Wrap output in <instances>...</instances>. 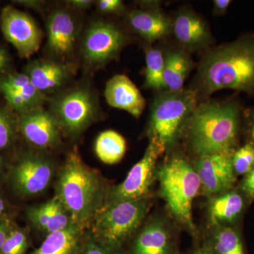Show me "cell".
<instances>
[{
    "label": "cell",
    "mask_w": 254,
    "mask_h": 254,
    "mask_svg": "<svg viewBox=\"0 0 254 254\" xmlns=\"http://www.w3.org/2000/svg\"><path fill=\"white\" fill-rule=\"evenodd\" d=\"M108 188L101 175L73 150L58 172L54 197L67 210L73 223L86 231L104 204Z\"/></svg>",
    "instance_id": "obj_1"
},
{
    "label": "cell",
    "mask_w": 254,
    "mask_h": 254,
    "mask_svg": "<svg viewBox=\"0 0 254 254\" xmlns=\"http://www.w3.org/2000/svg\"><path fill=\"white\" fill-rule=\"evenodd\" d=\"M197 83L203 95L222 89L254 93V35L210 50L200 64Z\"/></svg>",
    "instance_id": "obj_2"
},
{
    "label": "cell",
    "mask_w": 254,
    "mask_h": 254,
    "mask_svg": "<svg viewBox=\"0 0 254 254\" xmlns=\"http://www.w3.org/2000/svg\"><path fill=\"white\" fill-rule=\"evenodd\" d=\"M240 106L234 102H207L195 107L187 121L189 147L197 158L232 153L240 132Z\"/></svg>",
    "instance_id": "obj_3"
},
{
    "label": "cell",
    "mask_w": 254,
    "mask_h": 254,
    "mask_svg": "<svg viewBox=\"0 0 254 254\" xmlns=\"http://www.w3.org/2000/svg\"><path fill=\"white\" fill-rule=\"evenodd\" d=\"M160 195L170 215L195 238L199 237L192 215V205L200 192L199 177L194 166L181 155H174L157 169Z\"/></svg>",
    "instance_id": "obj_4"
},
{
    "label": "cell",
    "mask_w": 254,
    "mask_h": 254,
    "mask_svg": "<svg viewBox=\"0 0 254 254\" xmlns=\"http://www.w3.org/2000/svg\"><path fill=\"white\" fill-rule=\"evenodd\" d=\"M153 203V195L104 203L88 231L100 243L125 251V245L139 230Z\"/></svg>",
    "instance_id": "obj_5"
},
{
    "label": "cell",
    "mask_w": 254,
    "mask_h": 254,
    "mask_svg": "<svg viewBox=\"0 0 254 254\" xmlns=\"http://www.w3.org/2000/svg\"><path fill=\"white\" fill-rule=\"evenodd\" d=\"M194 90L167 91L155 98L152 105L148 134L170 150L183 131L187 121L197 106Z\"/></svg>",
    "instance_id": "obj_6"
},
{
    "label": "cell",
    "mask_w": 254,
    "mask_h": 254,
    "mask_svg": "<svg viewBox=\"0 0 254 254\" xmlns=\"http://www.w3.org/2000/svg\"><path fill=\"white\" fill-rule=\"evenodd\" d=\"M52 112L59 122L62 132L71 138H78L98 115V105L88 88L76 87L55 98Z\"/></svg>",
    "instance_id": "obj_7"
},
{
    "label": "cell",
    "mask_w": 254,
    "mask_h": 254,
    "mask_svg": "<svg viewBox=\"0 0 254 254\" xmlns=\"http://www.w3.org/2000/svg\"><path fill=\"white\" fill-rule=\"evenodd\" d=\"M166 150L157 138H150L143 158L132 167L122 183L108 188L104 203L151 196V190L157 179V161Z\"/></svg>",
    "instance_id": "obj_8"
},
{
    "label": "cell",
    "mask_w": 254,
    "mask_h": 254,
    "mask_svg": "<svg viewBox=\"0 0 254 254\" xmlns=\"http://www.w3.org/2000/svg\"><path fill=\"white\" fill-rule=\"evenodd\" d=\"M9 180L16 193L34 196L48 188L55 176V165L48 155L39 150L25 152L9 168Z\"/></svg>",
    "instance_id": "obj_9"
},
{
    "label": "cell",
    "mask_w": 254,
    "mask_h": 254,
    "mask_svg": "<svg viewBox=\"0 0 254 254\" xmlns=\"http://www.w3.org/2000/svg\"><path fill=\"white\" fill-rule=\"evenodd\" d=\"M126 43V37L113 23L97 21L87 29L82 54L88 67H101L115 58Z\"/></svg>",
    "instance_id": "obj_10"
},
{
    "label": "cell",
    "mask_w": 254,
    "mask_h": 254,
    "mask_svg": "<svg viewBox=\"0 0 254 254\" xmlns=\"http://www.w3.org/2000/svg\"><path fill=\"white\" fill-rule=\"evenodd\" d=\"M0 25L5 39L22 58H31L41 47L43 33L36 21L14 6H5L0 15Z\"/></svg>",
    "instance_id": "obj_11"
},
{
    "label": "cell",
    "mask_w": 254,
    "mask_h": 254,
    "mask_svg": "<svg viewBox=\"0 0 254 254\" xmlns=\"http://www.w3.org/2000/svg\"><path fill=\"white\" fill-rule=\"evenodd\" d=\"M175 225L168 218L155 215L145 222L131 239L129 254H180Z\"/></svg>",
    "instance_id": "obj_12"
},
{
    "label": "cell",
    "mask_w": 254,
    "mask_h": 254,
    "mask_svg": "<svg viewBox=\"0 0 254 254\" xmlns=\"http://www.w3.org/2000/svg\"><path fill=\"white\" fill-rule=\"evenodd\" d=\"M18 131L23 138L38 149L59 148L62 144V130L59 122L51 111L43 107L17 114Z\"/></svg>",
    "instance_id": "obj_13"
},
{
    "label": "cell",
    "mask_w": 254,
    "mask_h": 254,
    "mask_svg": "<svg viewBox=\"0 0 254 254\" xmlns=\"http://www.w3.org/2000/svg\"><path fill=\"white\" fill-rule=\"evenodd\" d=\"M232 153H214L197 158L193 166L199 177L202 194L210 198L233 189L237 176L232 166Z\"/></svg>",
    "instance_id": "obj_14"
},
{
    "label": "cell",
    "mask_w": 254,
    "mask_h": 254,
    "mask_svg": "<svg viewBox=\"0 0 254 254\" xmlns=\"http://www.w3.org/2000/svg\"><path fill=\"white\" fill-rule=\"evenodd\" d=\"M47 48L52 55L65 59L72 55L76 47V25L67 11L56 10L47 21Z\"/></svg>",
    "instance_id": "obj_15"
},
{
    "label": "cell",
    "mask_w": 254,
    "mask_h": 254,
    "mask_svg": "<svg viewBox=\"0 0 254 254\" xmlns=\"http://www.w3.org/2000/svg\"><path fill=\"white\" fill-rule=\"evenodd\" d=\"M23 73L38 91L46 95L64 86L72 76L73 70L62 62L36 60L26 65Z\"/></svg>",
    "instance_id": "obj_16"
},
{
    "label": "cell",
    "mask_w": 254,
    "mask_h": 254,
    "mask_svg": "<svg viewBox=\"0 0 254 254\" xmlns=\"http://www.w3.org/2000/svg\"><path fill=\"white\" fill-rule=\"evenodd\" d=\"M105 97L110 106L125 110L135 118H138L145 108L141 92L125 75H115L107 82Z\"/></svg>",
    "instance_id": "obj_17"
},
{
    "label": "cell",
    "mask_w": 254,
    "mask_h": 254,
    "mask_svg": "<svg viewBox=\"0 0 254 254\" xmlns=\"http://www.w3.org/2000/svg\"><path fill=\"white\" fill-rule=\"evenodd\" d=\"M248 203L240 190H227L208 198L207 205L208 225L235 227Z\"/></svg>",
    "instance_id": "obj_18"
},
{
    "label": "cell",
    "mask_w": 254,
    "mask_h": 254,
    "mask_svg": "<svg viewBox=\"0 0 254 254\" xmlns=\"http://www.w3.org/2000/svg\"><path fill=\"white\" fill-rule=\"evenodd\" d=\"M172 30L177 41L190 51L203 49L211 42L208 26L203 18L191 11H182L177 15Z\"/></svg>",
    "instance_id": "obj_19"
},
{
    "label": "cell",
    "mask_w": 254,
    "mask_h": 254,
    "mask_svg": "<svg viewBox=\"0 0 254 254\" xmlns=\"http://www.w3.org/2000/svg\"><path fill=\"white\" fill-rule=\"evenodd\" d=\"M26 213L33 227L46 237L75 225L67 210L54 196L46 203L28 208Z\"/></svg>",
    "instance_id": "obj_20"
},
{
    "label": "cell",
    "mask_w": 254,
    "mask_h": 254,
    "mask_svg": "<svg viewBox=\"0 0 254 254\" xmlns=\"http://www.w3.org/2000/svg\"><path fill=\"white\" fill-rule=\"evenodd\" d=\"M128 22L135 33L149 42L161 39L173 28L168 16L154 10H134L128 16Z\"/></svg>",
    "instance_id": "obj_21"
},
{
    "label": "cell",
    "mask_w": 254,
    "mask_h": 254,
    "mask_svg": "<svg viewBox=\"0 0 254 254\" xmlns=\"http://www.w3.org/2000/svg\"><path fill=\"white\" fill-rule=\"evenodd\" d=\"M200 245L208 254H245L242 236L235 227L208 225Z\"/></svg>",
    "instance_id": "obj_22"
},
{
    "label": "cell",
    "mask_w": 254,
    "mask_h": 254,
    "mask_svg": "<svg viewBox=\"0 0 254 254\" xmlns=\"http://www.w3.org/2000/svg\"><path fill=\"white\" fill-rule=\"evenodd\" d=\"M86 232L72 225L53 232L47 235L43 243L30 254H77Z\"/></svg>",
    "instance_id": "obj_23"
},
{
    "label": "cell",
    "mask_w": 254,
    "mask_h": 254,
    "mask_svg": "<svg viewBox=\"0 0 254 254\" xmlns=\"http://www.w3.org/2000/svg\"><path fill=\"white\" fill-rule=\"evenodd\" d=\"M190 57L182 50L169 52L165 57L163 81L165 88L177 92L183 89L185 79L191 68Z\"/></svg>",
    "instance_id": "obj_24"
},
{
    "label": "cell",
    "mask_w": 254,
    "mask_h": 254,
    "mask_svg": "<svg viewBox=\"0 0 254 254\" xmlns=\"http://www.w3.org/2000/svg\"><path fill=\"white\" fill-rule=\"evenodd\" d=\"M126 150L125 138L113 130L101 132L95 140V154L103 163L108 165L119 163L123 158Z\"/></svg>",
    "instance_id": "obj_25"
},
{
    "label": "cell",
    "mask_w": 254,
    "mask_h": 254,
    "mask_svg": "<svg viewBox=\"0 0 254 254\" xmlns=\"http://www.w3.org/2000/svg\"><path fill=\"white\" fill-rule=\"evenodd\" d=\"M4 91L19 92L41 105L46 99V95L36 89L24 73H9L1 78L0 79V92Z\"/></svg>",
    "instance_id": "obj_26"
},
{
    "label": "cell",
    "mask_w": 254,
    "mask_h": 254,
    "mask_svg": "<svg viewBox=\"0 0 254 254\" xmlns=\"http://www.w3.org/2000/svg\"><path fill=\"white\" fill-rule=\"evenodd\" d=\"M165 57L160 49L150 48L145 53V88L160 90L165 88L163 81Z\"/></svg>",
    "instance_id": "obj_27"
},
{
    "label": "cell",
    "mask_w": 254,
    "mask_h": 254,
    "mask_svg": "<svg viewBox=\"0 0 254 254\" xmlns=\"http://www.w3.org/2000/svg\"><path fill=\"white\" fill-rule=\"evenodd\" d=\"M18 131L17 119L11 110L0 107V151L9 148Z\"/></svg>",
    "instance_id": "obj_28"
},
{
    "label": "cell",
    "mask_w": 254,
    "mask_h": 254,
    "mask_svg": "<svg viewBox=\"0 0 254 254\" xmlns=\"http://www.w3.org/2000/svg\"><path fill=\"white\" fill-rule=\"evenodd\" d=\"M232 163L236 176H245L254 169V146L247 143L233 152Z\"/></svg>",
    "instance_id": "obj_29"
},
{
    "label": "cell",
    "mask_w": 254,
    "mask_h": 254,
    "mask_svg": "<svg viewBox=\"0 0 254 254\" xmlns=\"http://www.w3.org/2000/svg\"><path fill=\"white\" fill-rule=\"evenodd\" d=\"M28 236L22 229L11 228L5 240L0 254H26Z\"/></svg>",
    "instance_id": "obj_30"
},
{
    "label": "cell",
    "mask_w": 254,
    "mask_h": 254,
    "mask_svg": "<svg viewBox=\"0 0 254 254\" xmlns=\"http://www.w3.org/2000/svg\"><path fill=\"white\" fill-rule=\"evenodd\" d=\"M77 254H125V251L112 248L95 240L86 231Z\"/></svg>",
    "instance_id": "obj_31"
},
{
    "label": "cell",
    "mask_w": 254,
    "mask_h": 254,
    "mask_svg": "<svg viewBox=\"0 0 254 254\" xmlns=\"http://www.w3.org/2000/svg\"><path fill=\"white\" fill-rule=\"evenodd\" d=\"M239 190L245 195L247 201L254 200V169L244 176Z\"/></svg>",
    "instance_id": "obj_32"
},
{
    "label": "cell",
    "mask_w": 254,
    "mask_h": 254,
    "mask_svg": "<svg viewBox=\"0 0 254 254\" xmlns=\"http://www.w3.org/2000/svg\"><path fill=\"white\" fill-rule=\"evenodd\" d=\"M98 9L104 13H120L125 9L121 0H100L97 3Z\"/></svg>",
    "instance_id": "obj_33"
},
{
    "label": "cell",
    "mask_w": 254,
    "mask_h": 254,
    "mask_svg": "<svg viewBox=\"0 0 254 254\" xmlns=\"http://www.w3.org/2000/svg\"><path fill=\"white\" fill-rule=\"evenodd\" d=\"M11 228L12 227H11V223L7 219L5 218L0 221V252H1L3 245H4L6 237Z\"/></svg>",
    "instance_id": "obj_34"
},
{
    "label": "cell",
    "mask_w": 254,
    "mask_h": 254,
    "mask_svg": "<svg viewBox=\"0 0 254 254\" xmlns=\"http://www.w3.org/2000/svg\"><path fill=\"white\" fill-rule=\"evenodd\" d=\"M94 1L91 0H71L66 1V4L71 8L76 10L89 9Z\"/></svg>",
    "instance_id": "obj_35"
},
{
    "label": "cell",
    "mask_w": 254,
    "mask_h": 254,
    "mask_svg": "<svg viewBox=\"0 0 254 254\" xmlns=\"http://www.w3.org/2000/svg\"><path fill=\"white\" fill-rule=\"evenodd\" d=\"M230 3H231L230 0H215L213 1V4L215 14L219 15L225 14Z\"/></svg>",
    "instance_id": "obj_36"
},
{
    "label": "cell",
    "mask_w": 254,
    "mask_h": 254,
    "mask_svg": "<svg viewBox=\"0 0 254 254\" xmlns=\"http://www.w3.org/2000/svg\"><path fill=\"white\" fill-rule=\"evenodd\" d=\"M10 58L6 50L0 45V73L4 72L9 66Z\"/></svg>",
    "instance_id": "obj_37"
},
{
    "label": "cell",
    "mask_w": 254,
    "mask_h": 254,
    "mask_svg": "<svg viewBox=\"0 0 254 254\" xmlns=\"http://www.w3.org/2000/svg\"><path fill=\"white\" fill-rule=\"evenodd\" d=\"M247 133H248L249 143H252L254 146V111L249 117L247 123Z\"/></svg>",
    "instance_id": "obj_38"
},
{
    "label": "cell",
    "mask_w": 254,
    "mask_h": 254,
    "mask_svg": "<svg viewBox=\"0 0 254 254\" xmlns=\"http://www.w3.org/2000/svg\"><path fill=\"white\" fill-rule=\"evenodd\" d=\"M17 4L23 5V6L31 7L33 9H40L42 7L43 2L39 1H16Z\"/></svg>",
    "instance_id": "obj_39"
},
{
    "label": "cell",
    "mask_w": 254,
    "mask_h": 254,
    "mask_svg": "<svg viewBox=\"0 0 254 254\" xmlns=\"http://www.w3.org/2000/svg\"><path fill=\"white\" fill-rule=\"evenodd\" d=\"M6 201H5L4 198H3V197L0 195V221L5 219L4 218V216L5 213H6Z\"/></svg>",
    "instance_id": "obj_40"
},
{
    "label": "cell",
    "mask_w": 254,
    "mask_h": 254,
    "mask_svg": "<svg viewBox=\"0 0 254 254\" xmlns=\"http://www.w3.org/2000/svg\"><path fill=\"white\" fill-rule=\"evenodd\" d=\"M187 254H208L206 250L203 248V246L201 245H198L197 247H195L193 250L190 251Z\"/></svg>",
    "instance_id": "obj_41"
},
{
    "label": "cell",
    "mask_w": 254,
    "mask_h": 254,
    "mask_svg": "<svg viewBox=\"0 0 254 254\" xmlns=\"http://www.w3.org/2000/svg\"><path fill=\"white\" fill-rule=\"evenodd\" d=\"M3 166V160L2 158H1V155H0V175H1V170H2Z\"/></svg>",
    "instance_id": "obj_42"
}]
</instances>
